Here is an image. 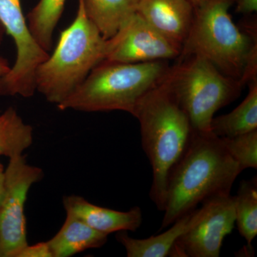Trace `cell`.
Here are the masks:
<instances>
[{
	"label": "cell",
	"instance_id": "5bb4252c",
	"mask_svg": "<svg viewBox=\"0 0 257 257\" xmlns=\"http://www.w3.org/2000/svg\"><path fill=\"white\" fill-rule=\"evenodd\" d=\"M197 209L180 218L165 232L146 239H135L126 231H119L116 237L126 250L128 257L169 256L179 236L195 221Z\"/></svg>",
	"mask_w": 257,
	"mask_h": 257
},
{
	"label": "cell",
	"instance_id": "8fae6325",
	"mask_svg": "<svg viewBox=\"0 0 257 257\" xmlns=\"http://www.w3.org/2000/svg\"><path fill=\"white\" fill-rule=\"evenodd\" d=\"M137 13L182 49L192 28L194 7L189 0H141Z\"/></svg>",
	"mask_w": 257,
	"mask_h": 257
},
{
	"label": "cell",
	"instance_id": "6da1fadb",
	"mask_svg": "<svg viewBox=\"0 0 257 257\" xmlns=\"http://www.w3.org/2000/svg\"><path fill=\"white\" fill-rule=\"evenodd\" d=\"M241 172L220 138L193 130L187 148L169 174L160 230L211 198L230 194Z\"/></svg>",
	"mask_w": 257,
	"mask_h": 257
},
{
	"label": "cell",
	"instance_id": "2e32d148",
	"mask_svg": "<svg viewBox=\"0 0 257 257\" xmlns=\"http://www.w3.org/2000/svg\"><path fill=\"white\" fill-rule=\"evenodd\" d=\"M248 85L247 95L239 106L211 120L210 132L215 136L231 138L257 130V79Z\"/></svg>",
	"mask_w": 257,
	"mask_h": 257
},
{
	"label": "cell",
	"instance_id": "603a6c76",
	"mask_svg": "<svg viewBox=\"0 0 257 257\" xmlns=\"http://www.w3.org/2000/svg\"><path fill=\"white\" fill-rule=\"evenodd\" d=\"M11 67H10L8 60L0 56V78L6 75L10 72Z\"/></svg>",
	"mask_w": 257,
	"mask_h": 257
},
{
	"label": "cell",
	"instance_id": "ac0fdd59",
	"mask_svg": "<svg viewBox=\"0 0 257 257\" xmlns=\"http://www.w3.org/2000/svg\"><path fill=\"white\" fill-rule=\"evenodd\" d=\"M33 142V130L25 124L13 107L0 114V156L22 155Z\"/></svg>",
	"mask_w": 257,
	"mask_h": 257
},
{
	"label": "cell",
	"instance_id": "cb8c5ba5",
	"mask_svg": "<svg viewBox=\"0 0 257 257\" xmlns=\"http://www.w3.org/2000/svg\"><path fill=\"white\" fill-rule=\"evenodd\" d=\"M5 192V177L3 170H0V205L4 198Z\"/></svg>",
	"mask_w": 257,
	"mask_h": 257
},
{
	"label": "cell",
	"instance_id": "4316f807",
	"mask_svg": "<svg viewBox=\"0 0 257 257\" xmlns=\"http://www.w3.org/2000/svg\"><path fill=\"white\" fill-rule=\"evenodd\" d=\"M0 170H3V166L0 163Z\"/></svg>",
	"mask_w": 257,
	"mask_h": 257
},
{
	"label": "cell",
	"instance_id": "7402d4cb",
	"mask_svg": "<svg viewBox=\"0 0 257 257\" xmlns=\"http://www.w3.org/2000/svg\"><path fill=\"white\" fill-rule=\"evenodd\" d=\"M236 12L239 14L248 15L256 13L257 0H235Z\"/></svg>",
	"mask_w": 257,
	"mask_h": 257
},
{
	"label": "cell",
	"instance_id": "9c48e42d",
	"mask_svg": "<svg viewBox=\"0 0 257 257\" xmlns=\"http://www.w3.org/2000/svg\"><path fill=\"white\" fill-rule=\"evenodd\" d=\"M235 224L234 196L222 194L197 209L195 221L181 235L169 256L218 257Z\"/></svg>",
	"mask_w": 257,
	"mask_h": 257
},
{
	"label": "cell",
	"instance_id": "7c38bea8",
	"mask_svg": "<svg viewBox=\"0 0 257 257\" xmlns=\"http://www.w3.org/2000/svg\"><path fill=\"white\" fill-rule=\"evenodd\" d=\"M63 203L67 214L76 216L92 229L106 235L137 231L143 222V212L139 207L127 211L113 210L96 206L78 196L64 197Z\"/></svg>",
	"mask_w": 257,
	"mask_h": 257
},
{
	"label": "cell",
	"instance_id": "4fadbf2b",
	"mask_svg": "<svg viewBox=\"0 0 257 257\" xmlns=\"http://www.w3.org/2000/svg\"><path fill=\"white\" fill-rule=\"evenodd\" d=\"M107 236L76 216L67 214L60 231L47 242L53 257H69L89 248L101 247L107 241Z\"/></svg>",
	"mask_w": 257,
	"mask_h": 257
},
{
	"label": "cell",
	"instance_id": "e0dca14e",
	"mask_svg": "<svg viewBox=\"0 0 257 257\" xmlns=\"http://www.w3.org/2000/svg\"><path fill=\"white\" fill-rule=\"evenodd\" d=\"M66 0H40L28 15L32 37L44 50H52L53 34L60 21Z\"/></svg>",
	"mask_w": 257,
	"mask_h": 257
},
{
	"label": "cell",
	"instance_id": "5b68a950",
	"mask_svg": "<svg viewBox=\"0 0 257 257\" xmlns=\"http://www.w3.org/2000/svg\"><path fill=\"white\" fill-rule=\"evenodd\" d=\"M235 0H202L194 7L188 37L177 60L201 56L225 75L240 79L249 59L257 55L256 32L238 28L229 13Z\"/></svg>",
	"mask_w": 257,
	"mask_h": 257
},
{
	"label": "cell",
	"instance_id": "3957f363",
	"mask_svg": "<svg viewBox=\"0 0 257 257\" xmlns=\"http://www.w3.org/2000/svg\"><path fill=\"white\" fill-rule=\"evenodd\" d=\"M167 60L142 63L101 61L65 100L60 110L123 111L132 115L144 96L165 77Z\"/></svg>",
	"mask_w": 257,
	"mask_h": 257
},
{
	"label": "cell",
	"instance_id": "484cf974",
	"mask_svg": "<svg viewBox=\"0 0 257 257\" xmlns=\"http://www.w3.org/2000/svg\"><path fill=\"white\" fill-rule=\"evenodd\" d=\"M191 3H192V5H194V7L197 6V5H199L202 0H189Z\"/></svg>",
	"mask_w": 257,
	"mask_h": 257
},
{
	"label": "cell",
	"instance_id": "ba28073f",
	"mask_svg": "<svg viewBox=\"0 0 257 257\" xmlns=\"http://www.w3.org/2000/svg\"><path fill=\"white\" fill-rule=\"evenodd\" d=\"M5 172V192L0 205V257H17L28 244L25 205L32 184L41 180L40 168L29 165L23 155L10 159Z\"/></svg>",
	"mask_w": 257,
	"mask_h": 257
},
{
	"label": "cell",
	"instance_id": "d6986e66",
	"mask_svg": "<svg viewBox=\"0 0 257 257\" xmlns=\"http://www.w3.org/2000/svg\"><path fill=\"white\" fill-rule=\"evenodd\" d=\"M235 223L239 234L251 249V243L257 234V179L243 180L237 194L234 196Z\"/></svg>",
	"mask_w": 257,
	"mask_h": 257
},
{
	"label": "cell",
	"instance_id": "9a60e30c",
	"mask_svg": "<svg viewBox=\"0 0 257 257\" xmlns=\"http://www.w3.org/2000/svg\"><path fill=\"white\" fill-rule=\"evenodd\" d=\"M88 18L105 40L114 36L134 15L141 0H83Z\"/></svg>",
	"mask_w": 257,
	"mask_h": 257
},
{
	"label": "cell",
	"instance_id": "52a82bcc",
	"mask_svg": "<svg viewBox=\"0 0 257 257\" xmlns=\"http://www.w3.org/2000/svg\"><path fill=\"white\" fill-rule=\"evenodd\" d=\"M0 23L13 38L17 50L14 65L0 78V96L30 97L36 92L35 71L50 54L32 37L20 0H0Z\"/></svg>",
	"mask_w": 257,
	"mask_h": 257
},
{
	"label": "cell",
	"instance_id": "7a4b0ae2",
	"mask_svg": "<svg viewBox=\"0 0 257 257\" xmlns=\"http://www.w3.org/2000/svg\"><path fill=\"white\" fill-rule=\"evenodd\" d=\"M133 116L140 123L142 145L152 167L150 199L163 211L169 174L193 133L188 116L171 91L167 74L139 102Z\"/></svg>",
	"mask_w": 257,
	"mask_h": 257
},
{
	"label": "cell",
	"instance_id": "30bf717a",
	"mask_svg": "<svg viewBox=\"0 0 257 257\" xmlns=\"http://www.w3.org/2000/svg\"><path fill=\"white\" fill-rule=\"evenodd\" d=\"M182 49L162 36L140 15H134L106 41L104 60L142 63L178 59Z\"/></svg>",
	"mask_w": 257,
	"mask_h": 257
},
{
	"label": "cell",
	"instance_id": "44dd1931",
	"mask_svg": "<svg viewBox=\"0 0 257 257\" xmlns=\"http://www.w3.org/2000/svg\"><path fill=\"white\" fill-rule=\"evenodd\" d=\"M17 257H53L47 242H40L24 246Z\"/></svg>",
	"mask_w": 257,
	"mask_h": 257
},
{
	"label": "cell",
	"instance_id": "d4e9b609",
	"mask_svg": "<svg viewBox=\"0 0 257 257\" xmlns=\"http://www.w3.org/2000/svg\"><path fill=\"white\" fill-rule=\"evenodd\" d=\"M5 29L3 28L2 24L0 23V45H1L2 42H3V36L5 34Z\"/></svg>",
	"mask_w": 257,
	"mask_h": 257
},
{
	"label": "cell",
	"instance_id": "ffe728a7",
	"mask_svg": "<svg viewBox=\"0 0 257 257\" xmlns=\"http://www.w3.org/2000/svg\"><path fill=\"white\" fill-rule=\"evenodd\" d=\"M220 139L226 151L241 171L257 169V130L237 136Z\"/></svg>",
	"mask_w": 257,
	"mask_h": 257
},
{
	"label": "cell",
	"instance_id": "277c9868",
	"mask_svg": "<svg viewBox=\"0 0 257 257\" xmlns=\"http://www.w3.org/2000/svg\"><path fill=\"white\" fill-rule=\"evenodd\" d=\"M106 41L86 14L84 1L78 0L74 21L61 33L52 55L35 71L36 91L60 104L104 60Z\"/></svg>",
	"mask_w": 257,
	"mask_h": 257
},
{
	"label": "cell",
	"instance_id": "8992f818",
	"mask_svg": "<svg viewBox=\"0 0 257 257\" xmlns=\"http://www.w3.org/2000/svg\"><path fill=\"white\" fill-rule=\"evenodd\" d=\"M167 79L193 130L200 133L210 132L214 114L239 97L244 87L198 55L177 60L169 69Z\"/></svg>",
	"mask_w": 257,
	"mask_h": 257
}]
</instances>
